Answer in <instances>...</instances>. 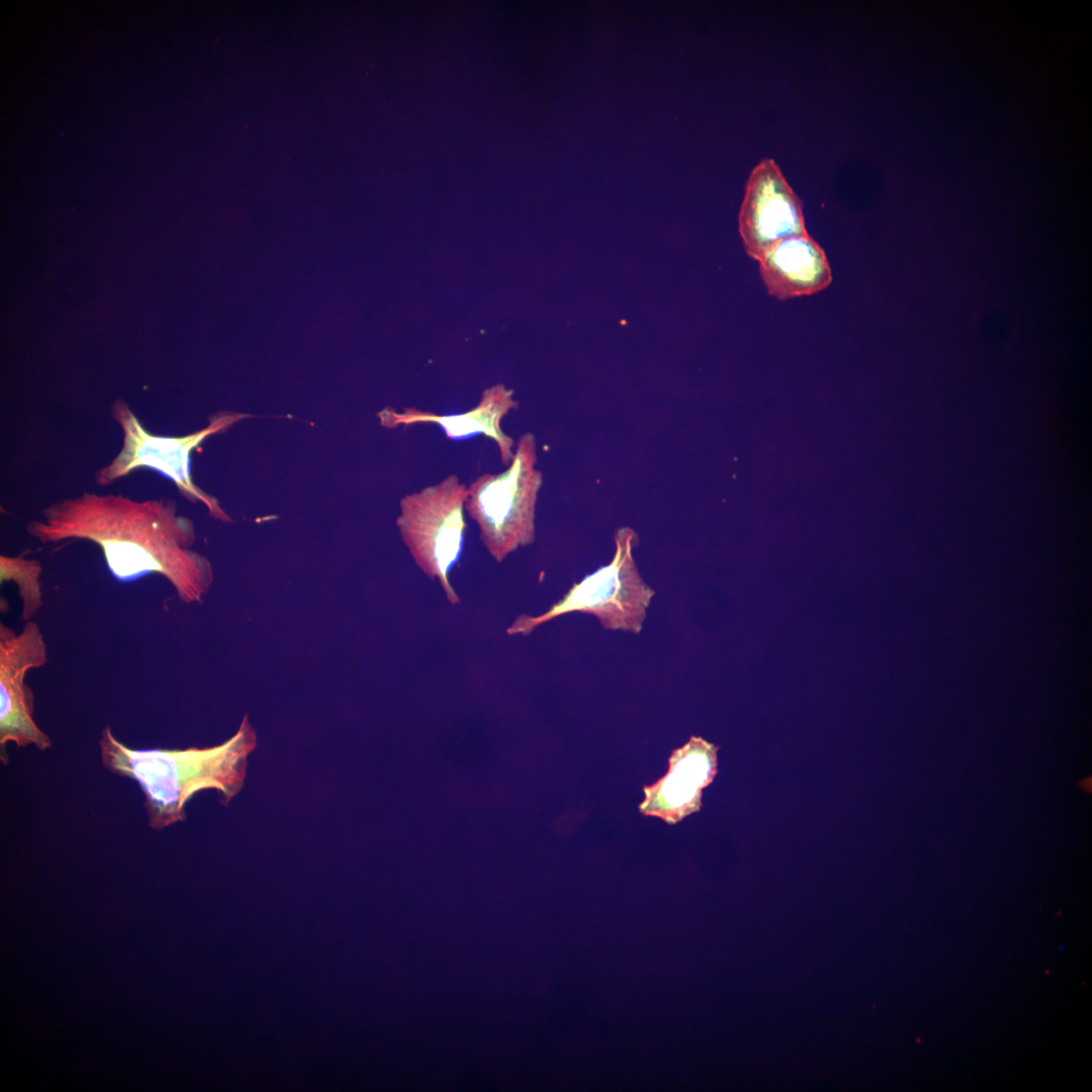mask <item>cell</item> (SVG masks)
Masks as SVG:
<instances>
[{"instance_id": "obj_7", "label": "cell", "mask_w": 1092, "mask_h": 1092, "mask_svg": "<svg viewBox=\"0 0 1092 1092\" xmlns=\"http://www.w3.org/2000/svg\"><path fill=\"white\" fill-rule=\"evenodd\" d=\"M48 662V647L39 626L24 622L19 632L0 623V759L8 762V742L33 745L40 751L53 746L51 737L34 720V697L24 682L30 669Z\"/></svg>"}, {"instance_id": "obj_5", "label": "cell", "mask_w": 1092, "mask_h": 1092, "mask_svg": "<svg viewBox=\"0 0 1092 1092\" xmlns=\"http://www.w3.org/2000/svg\"><path fill=\"white\" fill-rule=\"evenodd\" d=\"M467 486L456 475L406 495L397 524L416 563L431 579L437 578L448 602L460 603L448 574L458 561L466 529Z\"/></svg>"}, {"instance_id": "obj_8", "label": "cell", "mask_w": 1092, "mask_h": 1092, "mask_svg": "<svg viewBox=\"0 0 1092 1092\" xmlns=\"http://www.w3.org/2000/svg\"><path fill=\"white\" fill-rule=\"evenodd\" d=\"M738 225L746 254L757 261L781 241L808 234L802 202L772 159L752 169Z\"/></svg>"}, {"instance_id": "obj_10", "label": "cell", "mask_w": 1092, "mask_h": 1092, "mask_svg": "<svg viewBox=\"0 0 1092 1092\" xmlns=\"http://www.w3.org/2000/svg\"><path fill=\"white\" fill-rule=\"evenodd\" d=\"M758 263L768 294L780 300L818 293L832 281L826 254L809 234L781 241Z\"/></svg>"}, {"instance_id": "obj_6", "label": "cell", "mask_w": 1092, "mask_h": 1092, "mask_svg": "<svg viewBox=\"0 0 1092 1092\" xmlns=\"http://www.w3.org/2000/svg\"><path fill=\"white\" fill-rule=\"evenodd\" d=\"M111 417L120 428L121 447L110 462L95 472L97 485L107 486L135 469L149 468L172 480L184 494L204 502L216 512L214 500L191 480L190 453L207 436L221 429L225 420H215L206 429L184 437H168L149 432L121 399L111 405Z\"/></svg>"}, {"instance_id": "obj_11", "label": "cell", "mask_w": 1092, "mask_h": 1092, "mask_svg": "<svg viewBox=\"0 0 1092 1092\" xmlns=\"http://www.w3.org/2000/svg\"><path fill=\"white\" fill-rule=\"evenodd\" d=\"M517 406L513 390L503 384L486 388L479 403L472 410L458 415H437L417 408H405L401 414L386 412L383 419L392 425L437 424L450 439H466L484 435L493 440L499 450L502 463L510 465L514 458V440L506 435L500 421Z\"/></svg>"}, {"instance_id": "obj_12", "label": "cell", "mask_w": 1092, "mask_h": 1092, "mask_svg": "<svg viewBox=\"0 0 1092 1092\" xmlns=\"http://www.w3.org/2000/svg\"><path fill=\"white\" fill-rule=\"evenodd\" d=\"M41 565L38 560L22 556H0V579L13 581L21 600V618L30 621L42 606L40 588Z\"/></svg>"}, {"instance_id": "obj_1", "label": "cell", "mask_w": 1092, "mask_h": 1092, "mask_svg": "<svg viewBox=\"0 0 1092 1092\" xmlns=\"http://www.w3.org/2000/svg\"><path fill=\"white\" fill-rule=\"evenodd\" d=\"M42 544L87 540L98 545L111 574L132 581L156 573L185 602L198 601L210 582L207 561L188 549L192 526L166 499L136 500L122 494H81L55 502L26 525Z\"/></svg>"}, {"instance_id": "obj_4", "label": "cell", "mask_w": 1092, "mask_h": 1092, "mask_svg": "<svg viewBox=\"0 0 1092 1092\" xmlns=\"http://www.w3.org/2000/svg\"><path fill=\"white\" fill-rule=\"evenodd\" d=\"M633 536L629 529L619 531L616 554L609 565L574 583L547 612L519 615L507 633L527 636L553 618L581 612L597 617L608 630L639 634L655 590L642 579L632 558Z\"/></svg>"}, {"instance_id": "obj_9", "label": "cell", "mask_w": 1092, "mask_h": 1092, "mask_svg": "<svg viewBox=\"0 0 1092 1092\" xmlns=\"http://www.w3.org/2000/svg\"><path fill=\"white\" fill-rule=\"evenodd\" d=\"M716 751V746L695 736L674 750L667 775L645 789L642 812L674 823L696 811L702 789L715 775Z\"/></svg>"}, {"instance_id": "obj_2", "label": "cell", "mask_w": 1092, "mask_h": 1092, "mask_svg": "<svg viewBox=\"0 0 1092 1092\" xmlns=\"http://www.w3.org/2000/svg\"><path fill=\"white\" fill-rule=\"evenodd\" d=\"M98 745L108 771L139 784L148 825L160 831L185 820V805L199 791L216 790L224 805L238 795L255 737L244 721L234 737L216 746L134 749L119 741L107 725Z\"/></svg>"}, {"instance_id": "obj_3", "label": "cell", "mask_w": 1092, "mask_h": 1092, "mask_svg": "<svg viewBox=\"0 0 1092 1092\" xmlns=\"http://www.w3.org/2000/svg\"><path fill=\"white\" fill-rule=\"evenodd\" d=\"M535 461L534 438L524 435L507 470L485 473L467 488L465 510L477 523L480 540L496 562L535 539V504L542 480Z\"/></svg>"}]
</instances>
